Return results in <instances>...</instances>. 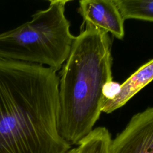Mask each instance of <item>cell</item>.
<instances>
[{"mask_svg":"<svg viewBox=\"0 0 153 153\" xmlns=\"http://www.w3.org/2000/svg\"><path fill=\"white\" fill-rule=\"evenodd\" d=\"M84 26L59 76L57 131L71 146L79 145L93 130L102 112L103 87L112 81L109 35L89 24Z\"/></svg>","mask_w":153,"mask_h":153,"instance_id":"2","label":"cell"},{"mask_svg":"<svg viewBox=\"0 0 153 153\" xmlns=\"http://www.w3.org/2000/svg\"><path fill=\"white\" fill-rule=\"evenodd\" d=\"M68 0L49 1L32 19L0 33V59L35 63L60 70L71 52L75 36L65 14Z\"/></svg>","mask_w":153,"mask_h":153,"instance_id":"3","label":"cell"},{"mask_svg":"<svg viewBox=\"0 0 153 153\" xmlns=\"http://www.w3.org/2000/svg\"><path fill=\"white\" fill-rule=\"evenodd\" d=\"M124 20L153 22V0H114Z\"/></svg>","mask_w":153,"mask_h":153,"instance_id":"7","label":"cell"},{"mask_svg":"<svg viewBox=\"0 0 153 153\" xmlns=\"http://www.w3.org/2000/svg\"><path fill=\"white\" fill-rule=\"evenodd\" d=\"M109 153H153V107L131 117L111 140Z\"/></svg>","mask_w":153,"mask_h":153,"instance_id":"4","label":"cell"},{"mask_svg":"<svg viewBox=\"0 0 153 153\" xmlns=\"http://www.w3.org/2000/svg\"><path fill=\"white\" fill-rule=\"evenodd\" d=\"M66 153H79L78 148H71Z\"/></svg>","mask_w":153,"mask_h":153,"instance_id":"10","label":"cell"},{"mask_svg":"<svg viewBox=\"0 0 153 153\" xmlns=\"http://www.w3.org/2000/svg\"><path fill=\"white\" fill-rule=\"evenodd\" d=\"M78 12L83 23L111 33L118 39L124 36V20L114 0H82Z\"/></svg>","mask_w":153,"mask_h":153,"instance_id":"5","label":"cell"},{"mask_svg":"<svg viewBox=\"0 0 153 153\" xmlns=\"http://www.w3.org/2000/svg\"><path fill=\"white\" fill-rule=\"evenodd\" d=\"M111 140V134L106 127H96L78 145V152L109 153Z\"/></svg>","mask_w":153,"mask_h":153,"instance_id":"8","label":"cell"},{"mask_svg":"<svg viewBox=\"0 0 153 153\" xmlns=\"http://www.w3.org/2000/svg\"><path fill=\"white\" fill-rule=\"evenodd\" d=\"M56 72L0 59V153H66L71 149L57 131Z\"/></svg>","mask_w":153,"mask_h":153,"instance_id":"1","label":"cell"},{"mask_svg":"<svg viewBox=\"0 0 153 153\" xmlns=\"http://www.w3.org/2000/svg\"><path fill=\"white\" fill-rule=\"evenodd\" d=\"M120 90V84L117 82L111 81L103 87L102 94L105 97V100H112L119 93Z\"/></svg>","mask_w":153,"mask_h":153,"instance_id":"9","label":"cell"},{"mask_svg":"<svg viewBox=\"0 0 153 153\" xmlns=\"http://www.w3.org/2000/svg\"><path fill=\"white\" fill-rule=\"evenodd\" d=\"M153 81V59L140 66L120 84L119 93L112 100H105L102 112L110 114L125 105L134 96Z\"/></svg>","mask_w":153,"mask_h":153,"instance_id":"6","label":"cell"}]
</instances>
